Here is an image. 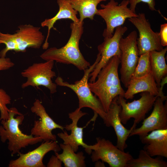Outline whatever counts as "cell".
I'll return each mask as SVG.
<instances>
[{
	"label": "cell",
	"instance_id": "cell-1",
	"mask_svg": "<svg viewBox=\"0 0 167 167\" xmlns=\"http://www.w3.org/2000/svg\"><path fill=\"white\" fill-rule=\"evenodd\" d=\"M120 63L119 57L113 56L100 71L97 79L88 83L91 91L97 97L106 113L113 100L119 96L124 97L125 93L118 74Z\"/></svg>",
	"mask_w": 167,
	"mask_h": 167
},
{
	"label": "cell",
	"instance_id": "cell-2",
	"mask_svg": "<svg viewBox=\"0 0 167 167\" xmlns=\"http://www.w3.org/2000/svg\"><path fill=\"white\" fill-rule=\"evenodd\" d=\"M84 22L70 24L71 33L66 44L61 48L55 47L47 49L40 57L46 61L52 60L57 62L72 64L78 69L84 71L90 66L84 58L79 47V41L84 32Z\"/></svg>",
	"mask_w": 167,
	"mask_h": 167
},
{
	"label": "cell",
	"instance_id": "cell-3",
	"mask_svg": "<svg viewBox=\"0 0 167 167\" xmlns=\"http://www.w3.org/2000/svg\"><path fill=\"white\" fill-rule=\"evenodd\" d=\"M8 119H2L0 126V137L1 141L5 143L8 140V148L12 154L18 153L23 148L33 145L43 141L39 137L33 136L22 133L19 128L24 120V116L15 108L9 109Z\"/></svg>",
	"mask_w": 167,
	"mask_h": 167
},
{
	"label": "cell",
	"instance_id": "cell-4",
	"mask_svg": "<svg viewBox=\"0 0 167 167\" xmlns=\"http://www.w3.org/2000/svg\"><path fill=\"white\" fill-rule=\"evenodd\" d=\"M100 59V56L98 54L93 64L84 71V75L82 79L76 81L74 84H70L64 81L60 76L56 78L55 82L57 85L69 88L75 93L79 100L78 108L79 109L84 107L91 109L95 114L99 115L104 122L106 119L107 113L105 111L99 99L93 94L88 85L90 74L94 70Z\"/></svg>",
	"mask_w": 167,
	"mask_h": 167
},
{
	"label": "cell",
	"instance_id": "cell-5",
	"mask_svg": "<svg viewBox=\"0 0 167 167\" xmlns=\"http://www.w3.org/2000/svg\"><path fill=\"white\" fill-rule=\"evenodd\" d=\"M129 4V0H123L119 4L114 0H110L106 5H100L101 9H98L96 15L100 16L105 22L106 28L103 33L104 38L111 37L114 29L122 26L126 19L138 16L128 7Z\"/></svg>",
	"mask_w": 167,
	"mask_h": 167
},
{
	"label": "cell",
	"instance_id": "cell-6",
	"mask_svg": "<svg viewBox=\"0 0 167 167\" xmlns=\"http://www.w3.org/2000/svg\"><path fill=\"white\" fill-rule=\"evenodd\" d=\"M140 95L141 97L139 99L128 103L123 96H119L117 97L118 102L121 107L120 113L121 122L126 124L131 118H134V123L131 127L133 129L145 118L158 96L147 92H141Z\"/></svg>",
	"mask_w": 167,
	"mask_h": 167
},
{
	"label": "cell",
	"instance_id": "cell-7",
	"mask_svg": "<svg viewBox=\"0 0 167 167\" xmlns=\"http://www.w3.org/2000/svg\"><path fill=\"white\" fill-rule=\"evenodd\" d=\"M96 143L90 145L92 161L101 160L107 163L110 167H126L128 161L133 157L128 152H126L118 148L109 140L104 138H96Z\"/></svg>",
	"mask_w": 167,
	"mask_h": 167
},
{
	"label": "cell",
	"instance_id": "cell-8",
	"mask_svg": "<svg viewBox=\"0 0 167 167\" xmlns=\"http://www.w3.org/2000/svg\"><path fill=\"white\" fill-rule=\"evenodd\" d=\"M137 32L134 30L126 37H122L120 41L121 51L120 80L126 88L135 70L139 58L137 44Z\"/></svg>",
	"mask_w": 167,
	"mask_h": 167
},
{
	"label": "cell",
	"instance_id": "cell-9",
	"mask_svg": "<svg viewBox=\"0 0 167 167\" xmlns=\"http://www.w3.org/2000/svg\"><path fill=\"white\" fill-rule=\"evenodd\" d=\"M54 61L52 60L44 62L36 63L28 67L21 72L22 76L27 78V81L21 85L24 88L28 86H43L48 88L51 94L57 92V85L52 79L56 77L55 72L52 70Z\"/></svg>",
	"mask_w": 167,
	"mask_h": 167
},
{
	"label": "cell",
	"instance_id": "cell-10",
	"mask_svg": "<svg viewBox=\"0 0 167 167\" xmlns=\"http://www.w3.org/2000/svg\"><path fill=\"white\" fill-rule=\"evenodd\" d=\"M137 28L139 32L137 44L139 56L153 50L160 51L163 49L161 45L159 33L154 32L144 13L138 16L128 19Z\"/></svg>",
	"mask_w": 167,
	"mask_h": 167
},
{
	"label": "cell",
	"instance_id": "cell-11",
	"mask_svg": "<svg viewBox=\"0 0 167 167\" xmlns=\"http://www.w3.org/2000/svg\"><path fill=\"white\" fill-rule=\"evenodd\" d=\"M167 97H157L150 115L143 120L141 126L131 131L129 137L138 135L140 139L153 131L167 129Z\"/></svg>",
	"mask_w": 167,
	"mask_h": 167
},
{
	"label": "cell",
	"instance_id": "cell-12",
	"mask_svg": "<svg viewBox=\"0 0 167 167\" xmlns=\"http://www.w3.org/2000/svg\"><path fill=\"white\" fill-rule=\"evenodd\" d=\"M127 30L126 26H118L115 28L113 36L110 38H104V41L98 45L97 49L101 59L93 71L90 74V82H94L101 69L109 60L115 56L121 57V51L119 42L121 38Z\"/></svg>",
	"mask_w": 167,
	"mask_h": 167
},
{
	"label": "cell",
	"instance_id": "cell-13",
	"mask_svg": "<svg viewBox=\"0 0 167 167\" xmlns=\"http://www.w3.org/2000/svg\"><path fill=\"white\" fill-rule=\"evenodd\" d=\"M31 110L40 118V120L35 121L31 131V134L41 137L45 142L56 141V136L52 133V130L59 129L63 131L64 126L58 124L50 117L39 99H36L33 103Z\"/></svg>",
	"mask_w": 167,
	"mask_h": 167
},
{
	"label": "cell",
	"instance_id": "cell-14",
	"mask_svg": "<svg viewBox=\"0 0 167 167\" xmlns=\"http://www.w3.org/2000/svg\"><path fill=\"white\" fill-rule=\"evenodd\" d=\"M59 145L56 141H45L34 150L25 154L20 153L18 158L11 160L8 165L9 167H45L43 159L48 152L53 151L58 152L61 150Z\"/></svg>",
	"mask_w": 167,
	"mask_h": 167
},
{
	"label": "cell",
	"instance_id": "cell-15",
	"mask_svg": "<svg viewBox=\"0 0 167 167\" xmlns=\"http://www.w3.org/2000/svg\"><path fill=\"white\" fill-rule=\"evenodd\" d=\"M87 114L78 108L74 111L69 113V117L71 120L72 122L66 125L64 127L67 131H71V134L68 135L66 131H63V132L58 133L57 135L63 140V143L69 145L75 152L77 151L79 146H82L84 148L85 152L90 154L89 148L90 145L87 144L83 141V130L85 126L79 127L77 125L79 119Z\"/></svg>",
	"mask_w": 167,
	"mask_h": 167
},
{
	"label": "cell",
	"instance_id": "cell-16",
	"mask_svg": "<svg viewBox=\"0 0 167 167\" xmlns=\"http://www.w3.org/2000/svg\"><path fill=\"white\" fill-rule=\"evenodd\" d=\"M13 34L16 42L17 52H25L28 48L39 49L43 44L45 36L40 28L30 24H22Z\"/></svg>",
	"mask_w": 167,
	"mask_h": 167
},
{
	"label": "cell",
	"instance_id": "cell-17",
	"mask_svg": "<svg viewBox=\"0 0 167 167\" xmlns=\"http://www.w3.org/2000/svg\"><path fill=\"white\" fill-rule=\"evenodd\" d=\"M118 96L112 101L107 112L105 120L104 122L106 126L113 127L117 137L116 146L122 151H124L127 147L126 141L133 129L132 127L130 129L126 128L121 122L120 117L121 107L118 102Z\"/></svg>",
	"mask_w": 167,
	"mask_h": 167
},
{
	"label": "cell",
	"instance_id": "cell-18",
	"mask_svg": "<svg viewBox=\"0 0 167 167\" xmlns=\"http://www.w3.org/2000/svg\"><path fill=\"white\" fill-rule=\"evenodd\" d=\"M143 149L151 156L167 158V129L153 131L140 139Z\"/></svg>",
	"mask_w": 167,
	"mask_h": 167
},
{
	"label": "cell",
	"instance_id": "cell-19",
	"mask_svg": "<svg viewBox=\"0 0 167 167\" xmlns=\"http://www.w3.org/2000/svg\"><path fill=\"white\" fill-rule=\"evenodd\" d=\"M57 3L59 7L58 13L52 18L46 19L41 23V27H46L48 28L47 36L42 45V48L44 49H46L48 48V40L50 31L52 28H54L57 21L68 19L76 23L80 22L79 19L77 16L78 12L73 8L68 0H57Z\"/></svg>",
	"mask_w": 167,
	"mask_h": 167
},
{
	"label": "cell",
	"instance_id": "cell-20",
	"mask_svg": "<svg viewBox=\"0 0 167 167\" xmlns=\"http://www.w3.org/2000/svg\"><path fill=\"white\" fill-rule=\"evenodd\" d=\"M124 96L126 99H132L136 94L144 92L157 96L159 89L151 72L139 78H131Z\"/></svg>",
	"mask_w": 167,
	"mask_h": 167
},
{
	"label": "cell",
	"instance_id": "cell-21",
	"mask_svg": "<svg viewBox=\"0 0 167 167\" xmlns=\"http://www.w3.org/2000/svg\"><path fill=\"white\" fill-rule=\"evenodd\" d=\"M167 51L166 47L160 51L150 52L151 72L158 88L162 79L167 75V65L165 56Z\"/></svg>",
	"mask_w": 167,
	"mask_h": 167
},
{
	"label": "cell",
	"instance_id": "cell-22",
	"mask_svg": "<svg viewBox=\"0 0 167 167\" xmlns=\"http://www.w3.org/2000/svg\"><path fill=\"white\" fill-rule=\"evenodd\" d=\"M62 153L54 152L55 156L64 164L65 167H85L86 166L85 157L83 152L76 153L71 147L68 144H60Z\"/></svg>",
	"mask_w": 167,
	"mask_h": 167
},
{
	"label": "cell",
	"instance_id": "cell-23",
	"mask_svg": "<svg viewBox=\"0 0 167 167\" xmlns=\"http://www.w3.org/2000/svg\"><path fill=\"white\" fill-rule=\"evenodd\" d=\"M73 8L79 12L80 22L86 18L94 19L97 11V6L107 0H68Z\"/></svg>",
	"mask_w": 167,
	"mask_h": 167
},
{
	"label": "cell",
	"instance_id": "cell-24",
	"mask_svg": "<svg viewBox=\"0 0 167 167\" xmlns=\"http://www.w3.org/2000/svg\"><path fill=\"white\" fill-rule=\"evenodd\" d=\"M166 161L158 157L153 158L144 149L139 152L138 157L132 158L126 167H167Z\"/></svg>",
	"mask_w": 167,
	"mask_h": 167
},
{
	"label": "cell",
	"instance_id": "cell-25",
	"mask_svg": "<svg viewBox=\"0 0 167 167\" xmlns=\"http://www.w3.org/2000/svg\"><path fill=\"white\" fill-rule=\"evenodd\" d=\"M151 72L150 52H148L139 56L137 64L131 78L142 77Z\"/></svg>",
	"mask_w": 167,
	"mask_h": 167
},
{
	"label": "cell",
	"instance_id": "cell-26",
	"mask_svg": "<svg viewBox=\"0 0 167 167\" xmlns=\"http://www.w3.org/2000/svg\"><path fill=\"white\" fill-rule=\"evenodd\" d=\"M4 44L5 47L0 52V57H6L7 53L13 50L17 52V46L13 34H4L0 32V44Z\"/></svg>",
	"mask_w": 167,
	"mask_h": 167
},
{
	"label": "cell",
	"instance_id": "cell-27",
	"mask_svg": "<svg viewBox=\"0 0 167 167\" xmlns=\"http://www.w3.org/2000/svg\"><path fill=\"white\" fill-rule=\"evenodd\" d=\"M11 100L10 96L4 90L0 88V120H6L9 118V109L7 105L11 104Z\"/></svg>",
	"mask_w": 167,
	"mask_h": 167
},
{
	"label": "cell",
	"instance_id": "cell-28",
	"mask_svg": "<svg viewBox=\"0 0 167 167\" xmlns=\"http://www.w3.org/2000/svg\"><path fill=\"white\" fill-rule=\"evenodd\" d=\"M130 5V8L133 12H135V8L138 3L143 2L147 3L149 9L152 11H156L155 8V0H129Z\"/></svg>",
	"mask_w": 167,
	"mask_h": 167
},
{
	"label": "cell",
	"instance_id": "cell-29",
	"mask_svg": "<svg viewBox=\"0 0 167 167\" xmlns=\"http://www.w3.org/2000/svg\"><path fill=\"white\" fill-rule=\"evenodd\" d=\"M159 33L161 45L163 46L167 45V24H162L160 26V30Z\"/></svg>",
	"mask_w": 167,
	"mask_h": 167
},
{
	"label": "cell",
	"instance_id": "cell-30",
	"mask_svg": "<svg viewBox=\"0 0 167 167\" xmlns=\"http://www.w3.org/2000/svg\"><path fill=\"white\" fill-rule=\"evenodd\" d=\"M14 65L9 58L0 57V71L9 69Z\"/></svg>",
	"mask_w": 167,
	"mask_h": 167
},
{
	"label": "cell",
	"instance_id": "cell-31",
	"mask_svg": "<svg viewBox=\"0 0 167 167\" xmlns=\"http://www.w3.org/2000/svg\"><path fill=\"white\" fill-rule=\"evenodd\" d=\"M62 162L56 156H52L48 162L47 166L48 167H61Z\"/></svg>",
	"mask_w": 167,
	"mask_h": 167
},
{
	"label": "cell",
	"instance_id": "cell-32",
	"mask_svg": "<svg viewBox=\"0 0 167 167\" xmlns=\"http://www.w3.org/2000/svg\"><path fill=\"white\" fill-rule=\"evenodd\" d=\"M167 75L163 77L161 79L160 83V87L159 88L158 94L157 96L161 97H167L165 96L163 92V87L165 84L167 83Z\"/></svg>",
	"mask_w": 167,
	"mask_h": 167
},
{
	"label": "cell",
	"instance_id": "cell-33",
	"mask_svg": "<svg viewBox=\"0 0 167 167\" xmlns=\"http://www.w3.org/2000/svg\"><path fill=\"white\" fill-rule=\"evenodd\" d=\"M98 163H96L95 165V166L96 167H105V165L103 163H102L99 161H97Z\"/></svg>",
	"mask_w": 167,
	"mask_h": 167
}]
</instances>
